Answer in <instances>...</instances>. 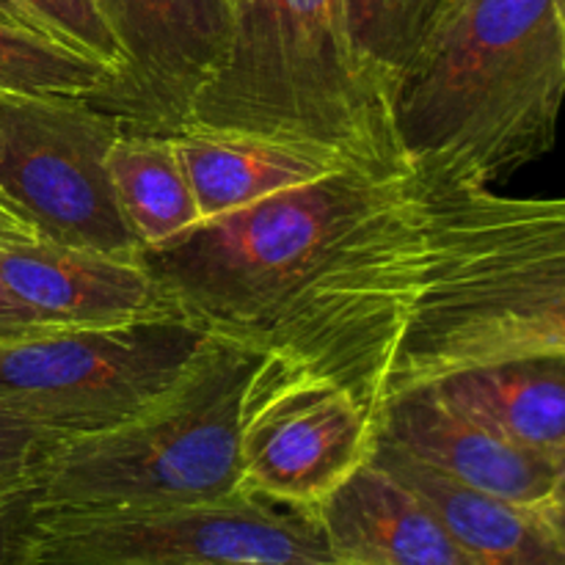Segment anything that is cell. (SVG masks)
I'll use <instances>...</instances> for the list:
<instances>
[{
    "instance_id": "obj_12",
    "label": "cell",
    "mask_w": 565,
    "mask_h": 565,
    "mask_svg": "<svg viewBox=\"0 0 565 565\" xmlns=\"http://www.w3.org/2000/svg\"><path fill=\"white\" fill-rule=\"evenodd\" d=\"M0 285L50 329L119 326L174 312L138 259L39 237L0 241Z\"/></svg>"
},
{
    "instance_id": "obj_29",
    "label": "cell",
    "mask_w": 565,
    "mask_h": 565,
    "mask_svg": "<svg viewBox=\"0 0 565 565\" xmlns=\"http://www.w3.org/2000/svg\"><path fill=\"white\" fill-rule=\"evenodd\" d=\"M318 565H337V563H318Z\"/></svg>"
},
{
    "instance_id": "obj_10",
    "label": "cell",
    "mask_w": 565,
    "mask_h": 565,
    "mask_svg": "<svg viewBox=\"0 0 565 565\" xmlns=\"http://www.w3.org/2000/svg\"><path fill=\"white\" fill-rule=\"evenodd\" d=\"M119 44L114 81L86 97L121 132L177 136L232 42V0H97Z\"/></svg>"
},
{
    "instance_id": "obj_25",
    "label": "cell",
    "mask_w": 565,
    "mask_h": 565,
    "mask_svg": "<svg viewBox=\"0 0 565 565\" xmlns=\"http://www.w3.org/2000/svg\"><path fill=\"white\" fill-rule=\"evenodd\" d=\"M541 511H544V516L550 519L552 524H555L557 533H561L563 539H565V497H555V500L546 502V505L541 508Z\"/></svg>"
},
{
    "instance_id": "obj_6",
    "label": "cell",
    "mask_w": 565,
    "mask_h": 565,
    "mask_svg": "<svg viewBox=\"0 0 565 565\" xmlns=\"http://www.w3.org/2000/svg\"><path fill=\"white\" fill-rule=\"evenodd\" d=\"M334 563L309 513L254 494L110 511L31 508L14 565Z\"/></svg>"
},
{
    "instance_id": "obj_24",
    "label": "cell",
    "mask_w": 565,
    "mask_h": 565,
    "mask_svg": "<svg viewBox=\"0 0 565 565\" xmlns=\"http://www.w3.org/2000/svg\"><path fill=\"white\" fill-rule=\"evenodd\" d=\"M0 22H9V25H20V28H28V31L44 33L42 28H39V22L33 20V17L28 14L17 0H0ZM44 36H47V33H44Z\"/></svg>"
},
{
    "instance_id": "obj_27",
    "label": "cell",
    "mask_w": 565,
    "mask_h": 565,
    "mask_svg": "<svg viewBox=\"0 0 565 565\" xmlns=\"http://www.w3.org/2000/svg\"><path fill=\"white\" fill-rule=\"evenodd\" d=\"M555 497H565V458H563V469H561V483H557V491H555ZM555 497H552V500H555Z\"/></svg>"
},
{
    "instance_id": "obj_9",
    "label": "cell",
    "mask_w": 565,
    "mask_h": 565,
    "mask_svg": "<svg viewBox=\"0 0 565 565\" xmlns=\"http://www.w3.org/2000/svg\"><path fill=\"white\" fill-rule=\"evenodd\" d=\"M373 447V414L345 386L265 359L243 423L246 494L312 516Z\"/></svg>"
},
{
    "instance_id": "obj_7",
    "label": "cell",
    "mask_w": 565,
    "mask_h": 565,
    "mask_svg": "<svg viewBox=\"0 0 565 565\" xmlns=\"http://www.w3.org/2000/svg\"><path fill=\"white\" fill-rule=\"evenodd\" d=\"M207 337L169 312L0 342V408L42 425L58 441L103 434L158 401Z\"/></svg>"
},
{
    "instance_id": "obj_22",
    "label": "cell",
    "mask_w": 565,
    "mask_h": 565,
    "mask_svg": "<svg viewBox=\"0 0 565 565\" xmlns=\"http://www.w3.org/2000/svg\"><path fill=\"white\" fill-rule=\"evenodd\" d=\"M33 508V478L0 483V565H14L17 541Z\"/></svg>"
},
{
    "instance_id": "obj_28",
    "label": "cell",
    "mask_w": 565,
    "mask_h": 565,
    "mask_svg": "<svg viewBox=\"0 0 565 565\" xmlns=\"http://www.w3.org/2000/svg\"><path fill=\"white\" fill-rule=\"evenodd\" d=\"M557 6H561V20H563V31H565V0H557Z\"/></svg>"
},
{
    "instance_id": "obj_17",
    "label": "cell",
    "mask_w": 565,
    "mask_h": 565,
    "mask_svg": "<svg viewBox=\"0 0 565 565\" xmlns=\"http://www.w3.org/2000/svg\"><path fill=\"white\" fill-rule=\"evenodd\" d=\"M108 174L141 248L160 246L199 221L196 196L171 136L121 132L108 152Z\"/></svg>"
},
{
    "instance_id": "obj_8",
    "label": "cell",
    "mask_w": 565,
    "mask_h": 565,
    "mask_svg": "<svg viewBox=\"0 0 565 565\" xmlns=\"http://www.w3.org/2000/svg\"><path fill=\"white\" fill-rule=\"evenodd\" d=\"M119 136L86 97L0 94V210L39 241L138 259L108 174Z\"/></svg>"
},
{
    "instance_id": "obj_16",
    "label": "cell",
    "mask_w": 565,
    "mask_h": 565,
    "mask_svg": "<svg viewBox=\"0 0 565 565\" xmlns=\"http://www.w3.org/2000/svg\"><path fill=\"white\" fill-rule=\"evenodd\" d=\"M450 406L461 408L508 441L565 458V353L522 356L469 367L430 381Z\"/></svg>"
},
{
    "instance_id": "obj_15",
    "label": "cell",
    "mask_w": 565,
    "mask_h": 565,
    "mask_svg": "<svg viewBox=\"0 0 565 565\" xmlns=\"http://www.w3.org/2000/svg\"><path fill=\"white\" fill-rule=\"evenodd\" d=\"M171 138L196 196L199 221L248 207L351 163L329 149L246 132L188 127Z\"/></svg>"
},
{
    "instance_id": "obj_4",
    "label": "cell",
    "mask_w": 565,
    "mask_h": 565,
    "mask_svg": "<svg viewBox=\"0 0 565 565\" xmlns=\"http://www.w3.org/2000/svg\"><path fill=\"white\" fill-rule=\"evenodd\" d=\"M188 127L408 169L392 97L348 39L345 0H232L230 53L199 92Z\"/></svg>"
},
{
    "instance_id": "obj_20",
    "label": "cell",
    "mask_w": 565,
    "mask_h": 565,
    "mask_svg": "<svg viewBox=\"0 0 565 565\" xmlns=\"http://www.w3.org/2000/svg\"><path fill=\"white\" fill-rule=\"evenodd\" d=\"M47 36L83 55L119 70L121 53L114 33L105 25L97 0H17Z\"/></svg>"
},
{
    "instance_id": "obj_11",
    "label": "cell",
    "mask_w": 565,
    "mask_h": 565,
    "mask_svg": "<svg viewBox=\"0 0 565 565\" xmlns=\"http://www.w3.org/2000/svg\"><path fill=\"white\" fill-rule=\"evenodd\" d=\"M375 436L445 478L513 505L544 508L561 483L563 463L494 434L430 384L395 392L375 417Z\"/></svg>"
},
{
    "instance_id": "obj_5",
    "label": "cell",
    "mask_w": 565,
    "mask_h": 565,
    "mask_svg": "<svg viewBox=\"0 0 565 565\" xmlns=\"http://www.w3.org/2000/svg\"><path fill=\"white\" fill-rule=\"evenodd\" d=\"M268 353L207 337L180 379L103 434L55 441L33 472V508L110 511L213 502L243 491V423Z\"/></svg>"
},
{
    "instance_id": "obj_18",
    "label": "cell",
    "mask_w": 565,
    "mask_h": 565,
    "mask_svg": "<svg viewBox=\"0 0 565 565\" xmlns=\"http://www.w3.org/2000/svg\"><path fill=\"white\" fill-rule=\"evenodd\" d=\"M452 6L456 0H345L353 53L392 99Z\"/></svg>"
},
{
    "instance_id": "obj_19",
    "label": "cell",
    "mask_w": 565,
    "mask_h": 565,
    "mask_svg": "<svg viewBox=\"0 0 565 565\" xmlns=\"http://www.w3.org/2000/svg\"><path fill=\"white\" fill-rule=\"evenodd\" d=\"M114 70L44 33L0 22V94L92 97Z\"/></svg>"
},
{
    "instance_id": "obj_23",
    "label": "cell",
    "mask_w": 565,
    "mask_h": 565,
    "mask_svg": "<svg viewBox=\"0 0 565 565\" xmlns=\"http://www.w3.org/2000/svg\"><path fill=\"white\" fill-rule=\"evenodd\" d=\"M42 329H50V326H44L25 303L17 301V298L0 285V342L17 340V337L33 334V331Z\"/></svg>"
},
{
    "instance_id": "obj_2",
    "label": "cell",
    "mask_w": 565,
    "mask_h": 565,
    "mask_svg": "<svg viewBox=\"0 0 565 565\" xmlns=\"http://www.w3.org/2000/svg\"><path fill=\"white\" fill-rule=\"evenodd\" d=\"M423 191L428 252L390 397L469 367L565 353V196Z\"/></svg>"
},
{
    "instance_id": "obj_21",
    "label": "cell",
    "mask_w": 565,
    "mask_h": 565,
    "mask_svg": "<svg viewBox=\"0 0 565 565\" xmlns=\"http://www.w3.org/2000/svg\"><path fill=\"white\" fill-rule=\"evenodd\" d=\"M55 441L58 439L42 425L0 408V483L33 478Z\"/></svg>"
},
{
    "instance_id": "obj_14",
    "label": "cell",
    "mask_w": 565,
    "mask_h": 565,
    "mask_svg": "<svg viewBox=\"0 0 565 565\" xmlns=\"http://www.w3.org/2000/svg\"><path fill=\"white\" fill-rule=\"evenodd\" d=\"M370 458L434 508L475 565H565V539L541 508L513 505L467 489L379 436Z\"/></svg>"
},
{
    "instance_id": "obj_1",
    "label": "cell",
    "mask_w": 565,
    "mask_h": 565,
    "mask_svg": "<svg viewBox=\"0 0 565 565\" xmlns=\"http://www.w3.org/2000/svg\"><path fill=\"white\" fill-rule=\"evenodd\" d=\"M428 252L412 169L348 163L141 248L166 301L210 337L345 386L379 417Z\"/></svg>"
},
{
    "instance_id": "obj_26",
    "label": "cell",
    "mask_w": 565,
    "mask_h": 565,
    "mask_svg": "<svg viewBox=\"0 0 565 565\" xmlns=\"http://www.w3.org/2000/svg\"><path fill=\"white\" fill-rule=\"evenodd\" d=\"M14 237H33L25 226L17 224L9 213L0 210V241H14Z\"/></svg>"
},
{
    "instance_id": "obj_13",
    "label": "cell",
    "mask_w": 565,
    "mask_h": 565,
    "mask_svg": "<svg viewBox=\"0 0 565 565\" xmlns=\"http://www.w3.org/2000/svg\"><path fill=\"white\" fill-rule=\"evenodd\" d=\"M312 519L337 565H475L434 508L373 458Z\"/></svg>"
},
{
    "instance_id": "obj_3",
    "label": "cell",
    "mask_w": 565,
    "mask_h": 565,
    "mask_svg": "<svg viewBox=\"0 0 565 565\" xmlns=\"http://www.w3.org/2000/svg\"><path fill=\"white\" fill-rule=\"evenodd\" d=\"M563 103L557 0H456L392 108L419 185L491 188L555 147Z\"/></svg>"
}]
</instances>
